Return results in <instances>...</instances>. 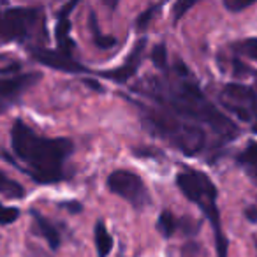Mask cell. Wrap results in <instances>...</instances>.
<instances>
[{
  "mask_svg": "<svg viewBox=\"0 0 257 257\" xmlns=\"http://www.w3.org/2000/svg\"><path fill=\"white\" fill-rule=\"evenodd\" d=\"M176 79L169 81L166 85L164 81L154 78L152 85H147V88H141V92L154 97L162 107L171 111L178 118L196 125H206L211 128V133L220 141L227 143L232 141L239 134L238 127L231 118H227L224 113L217 109L210 100L206 99L197 83L190 78V72L182 62H175Z\"/></svg>",
  "mask_w": 257,
  "mask_h": 257,
  "instance_id": "6da1fadb",
  "label": "cell"
},
{
  "mask_svg": "<svg viewBox=\"0 0 257 257\" xmlns=\"http://www.w3.org/2000/svg\"><path fill=\"white\" fill-rule=\"evenodd\" d=\"M11 147L23 173L37 183H57L67 178L65 162L74 152L67 138H44L22 120L11 128Z\"/></svg>",
  "mask_w": 257,
  "mask_h": 257,
  "instance_id": "7a4b0ae2",
  "label": "cell"
},
{
  "mask_svg": "<svg viewBox=\"0 0 257 257\" xmlns=\"http://www.w3.org/2000/svg\"><path fill=\"white\" fill-rule=\"evenodd\" d=\"M141 109L145 111V123L152 128V133L168 140L173 147L182 150L185 155L194 157L196 154L204 150L206 133L203 127L182 120L166 107L152 109V107L141 106Z\"/></svg>",
  "mask_w": 257,
  "mask_h": 257,
  "instance_id": "3957f363",
  "label": "cell"
},
{
  "mask_svg": "<svg viewBox=\"0 0 257 257\" xmlns=\"http://www.w3.org/2000/svg\"><path fill=\"white\" fill-rule=\"evenodd\" d=\"M176 185L185 194L189 201L203 210L206 218L210 220L215 232V245H217L218 257H227V239L222 232L220 213L217 206V187L204 173L196 169H187L176 176Z\"/></svg>",
  "mask_w": 257,
  "mask_h": 257,
  "instance_id": "277c9868",
  "label": "cell"
},
{
  "mask_svg": "<svg viewBox=\"0 0 257 257\" xmlns=\"http://www.w3.org/2000/svg\"><path fill=\"white\" fill-rule=\"evenodd\" d=\"M44 13L39 8H13L0 11V37L6 41H27L43 30Z\"/></svg>",
  "mask_w": 257,
  "mask_h": 257,
  "instance_id": "5b68a950",
  "label": "cell"
},
{
  "mask_svg": "<svg viewBox=\"0 0 257 257\" xmlns=\"http://www.w3.org/2000/svg\"><path fill=\"white\" fill-rule=\"evenodd\" d=\"M220 102L225 109L248 123L250 131L257 134V95L252 88L238 83H229L222 90Z\"/></svg>",
  "mask_w": 257,
  "mask_h": 257,
  "instance_id": "8992f818",
  "label": "cell"
},
{
  "mask_svg": "<svg viewBox=\"0 0 257 257\" xmlns=\"http://www.w3.org/2000/svg\"><path fill=\"white\" fill-rule=\"evenodd\" d=\"M107 189L116 196H120L121 199H125L127 203H131L136 210H143L145 206L152 203L143 178L138 176L136 173L116 169L107 176Z\"/></svg>",
  "mask_w": 257,
  "mask_h": 257,
  "instance_id": "52a82bcc",
  "label": "cell"
},
{
  "mask_svg": "<svg viewBox=\"0 0 257 257\" xmlns=\"http://www.w3.org/2000/svg\"><path fill=\"white\" fill-rule=\"evenodd\" d=\"M43 78L39 72H27V74H16L11 78H0V113L8 111L18 97Z\"/></svg>",
  "mask_w": 257,
  "mask_h": 257,
  "instance_id": "ba28073f",
  "label": "cell"
},
{
  "mask_svg": "<svg viewBox=\"0 0 257 257\" xmlns=\"http://www.w3.org/2000/svg\"><path fill=\"white\" fill-rule=\"evenodd\" d=\"M32 57L37 62H41L46 67H51L55 71L62 72H71V74H85V72H92L88 67L81 65L72 58V55L62 53L58 50H44V48H34Z\"/></svg>",
  "mask_w": 257,
  "mask_h": 257,
  "instance_id": "9c48e42d",
  "label": "cell"
},
{
  "mask_svg": "<svg viewBox=\"0 0 257 257\" xmlns=\"http://www.w3.org/2000/svg\"><path fill=\"white\" fill-rule=\"evenodd\" d=\"M145 48H147V39H140L136 44H134L133 51L128 53V57H127V60H125L123 65L113 69V71H102V72H99V76L107 78V79H113V81L121 83V85L127 83L128 79L136 74L138 69H140L141 62H143Z\"/></svg>",
  "mask_w": 257,
  "mask_h": 257,
  "instance_id": "30bf717a",
  "label": "cell"
},
{
  "mask_svg": "<svg viewBox=\"0 0 257 257\" xmlns=\"http://www.w3.org/2000/svg\"><path fill=\"white\" fill-rule=\"evenodd\" d=\"M78 6V2H71V4H65L64 8L58 13V20H57V29H55V36H57V43H58V51L62 53L72 55V48L74 43L71 41V11Z\"/></svg>",
  "mask_w": 257,
  "mask_h": 257,
  "instance_id": "8fae6325",
  "label": "cell"
},
{
  "mask_svg": "<svg viewBox=\"0 0 257 257\" xmlns=\"http://www.w3.org/2000/svg\"><path fill=\"white\" fill-rule=\"evenodd\" d=\"M32 218H34V225H36V231L46 239V243L50 245L51 250H57L60 246V232H58V229L50 220H46L43 215H39V211L36 210H32Z\"/></svg>",
  "mask_w": 257,
  "mask_h": 257,
  "instance_id": "7c38bea8",
  "label": "cell"
},
{
  "mask_svg": "<svg viewBox=\"0 0 257 257\" xmlns=\"http://www.w3.org/2000/svg\"><path fill=\"white\" fill-rule=\"evenodd\" d=\"M93 239H95V248H97V257H107L113 248V238L107 232L106 225L102 220L95 222L93 227Z\"/></svg>",
  "mask_w": 257,
  "mask_h": 257,
  "instance_id": "4fadbf2b",
  "label": "cell"
},
{
  "mask_svg": "<svg viewBox=\"0 0 257 257\" xmlns=\"http://www.w3.org/2000/svg\"><path fill=\"white\" fill-rule=\"evenodd\" d=\"M238 162H239V166H243L246 175L257 183V141L250 143L248 147L238 155Z\"/></svg>",
  "mask_w": 257,
  "mask_h": 257,
  "instance_id": "5bb4252c",
  "label": "cell"
},
{
  "mask_svg": "<svg viewBox=\"0 0 257 257\" xmlns=\"http://www.w3.org/2000/svg\"><path fill=\"white\" fill-rule=\"evenodd\" d=\"M157 229L161 231V234L164 236V238H171L180 229V220L169 210H164L157 220Z\"/></svg>",
  "mask_w": 257,
  "mask_h": 257,
  "instance_id": "9a60e30c",
  "label": "cell"
},
{
  "mask_svg": "<svg viewBox=\"0 0 257 257\" xmlns=\"http://www.w3.org/2000/svg\"><path fill=\"white\" fill-rule=\"evenodd\" d=\"M0 194L11 197V199H22L23 194H25V189L22 187V183L15 182V180H11L8 175L0 171Z\"/></svg>",
  "mask_w": 257,
  "mask_h": 257,
  "instance_id": "2e32d148",
  "label": "cell"
},
{
  "mask_svg": "<svg viewBox=\"0 0 257 257\" xmlns=\"http://www.w3.org/2000/svg\"><path fill=\"white\" fill-rule=\"evenodd\" d=\"M90 32H92V36H93V43H95V46L100 48V50H109V48H113L114 43H116L114 37L100 34L99 23H97V18H95L93 13H90Z\"/></svg>",
  "mask_w": 257,
  "mask_h": 257,
  "instance_id": "e0dca14e",
  "label": "cell"
},
{
  "mask_svg": "<svg viewBox=\"0 0 257 257\" xmlns=\"http://www.w3.org/2000/svg\"><path fill=\"white\" fill-rule=\"evenodd\" d=\"M232 51L238 53L239 57H246L257 60V37H250L245 41H238L232 44Z\"/></svg>",
  "mask_w": 257,
  "mask_h": 257,
  "instance_id": "ac0fdd59",
  "label": "cell"
},
{
  "mask_svg": "<svg viewBox=\"0 0 257 257\" xmlns=\"http://www.w3.org/2000/svg\"><path fill=\"white\" fill-rule=\"evenodd\" d=\"M152 62L161 71L168 69V48H166L164 43H159L154 46V50H152Z\"/></svg>",
  "mask_w": 257,
  "mask_h": 257,
  "instance_id": "d6986e66",
  "label": "cell"
},
{
  "mask_svg": "<svg viewBox=\"0 0 257 257\" xmlns=\"http://www.w3.org/2000/svg\"><path fill=\"white\" fill-rule=\"evenodd\" d=\"M20 218V210L15 206H6L0 203V225L13 224Z\"/></svg>",
  "mask_w": 257,
  "mask_h": 257,
  "instance_id": "ffe728a7",
  "label": "cell"
},
{
  "mask_svg": "<svg viewBox=\"0 0 257 257\" xmlns=\"http://www.w3.org/2000/svg\"><path fill=\"white\" fill-rule=\"evenodd\" d=\"M255 4V0H224V8L231 13L245 11L246 8Z\"/></svg>",
  "mask_w": 257,
  "mask_h": 257,
  "instance_id": "44dd1931",
  "label": "cell"
},
{
  "mask_svg": "<svg viewBox=\"0 0 257 257\" xmlns=\"http://www.w3.org/2000/svg\"><path fill=\"white\" fill-rule=\"evenodd\" d=\"M161 9V6H152V8H148L147 11L143 13V15H140V18H138V22H136V27H138V30H145L148 27V23L152 22V18H154V15L155 13Z\"/></svg>",
  "mask_w": 257,
  "mask_h": 257,
  "instance_id": "7402d4cb",
  "label": "cell"
},
{
  "mask_svg": "<svg viewBox=\"0 0 257 257\" xmlns=\"http://www.w3.org/2000/svg\"><path fill=\"white\" fill-rule=\"evenodd\" d=\"M192 6H196V2L194 0H182V2H176L175 8H173V15H175V22H178L180 18H182L183 15H185L187 11H189Z\"/></svg>",
  "mask_w": 257,
  "mask_h": 257,
  "instance_id": "603a6c76",
  "label": "cell"
},
{
  "mask_svg": "<svg viewBox=\"0 0 257 257\" xmlns=\"http://www.w3.org/2000/svg\"><path fill=\"white\" fill-rule=\"evenodd\" d=\"M245 217L248 218L250 222H253V224H257V206H248L245 210Z\"/></svg>",
  "mask_w": 257,
  "mask_h": 257,
  "instance_id": "cb8c5ba5",
  "label": "cell"
},
{
  "mask_svg": "<svg viewBox=\"0 0 257 257\" xmlns=\"http://www.w3.org/2000/svg\"><path fill=\"white\" fill-rule=\"evenodd\" d=\"M62 206H65L67 210H72V213H78V211H81V204H79V203H67V204H62Z\"/></svg>",
  "mask_w": 257,
  "mask_h": 257,
  "instance_id": "d4e9b609",
  "label": "cell"
},
{
  "mask_svg": "<svg viewBox=\"0 0 257 257\" xmlns=\"http://www.w3.org/2000/svg\"><path fill=\"white\" fill-rule=\"evenodd\" d=\"M255 245H257V241H255Z\"/></svg>",
  "mask_w": 257,
  "mask_h": 257,
  "instance_id": "484cf974",
  "label": "cell"
}]
</instances>
